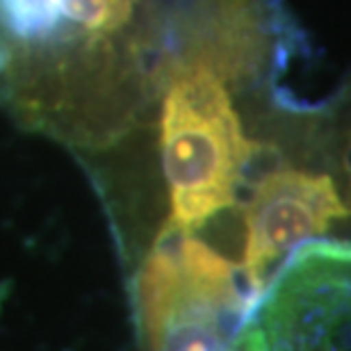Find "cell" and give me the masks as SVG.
I'll list each match as a JSON object with an SVG mask.
<instances>
[{
    "label": "cell",
    "instance_id": "cell-3",
    "mask_svg": "<svg viewBox=\"0 0 351 351\" xmlns=\"http://www.w3.org/2000/svg\"><path fill=\"white\" fill-rule=\"evenodd\" d=\"M349 244L313 240L287 258L237 333V351H349Z\"/></svg>",
    "mask_w": 351,
    "mask_h": 351
},
{
    "label": "cell",
    "instance_id": "cell-6",
    "mask_svg": "<svg viewBox=\"0 0 351 351\" xmlns=\"http://www.w3.org/2000/svg\"><path fill=\"white\" fill-rule=\"evenodd\" d=\"M137 0H60L62 16L89 32L119 30L132 16Z\"/></svg>",
    "mask_w": 351,
    "mask_h": 351
},
{
    "label": "cell",
    "instance_id": "cell-2",
    "mask_svg": "<svg viewBox=\"0 0 351 351\" xmlns=\"http://www.w3.org/2000/svg\"><path fill=\"white\" fill-rule=\"evenodd\" d=\"M256 299L235 263L167 223L137 276L144 351H235Z\"/></svg>",
    "mask_w": 351,
    "mask_h": 351
},
{
    "label": "cell",
    "instance_id": "cell-5",
    "mask_svg": "<svg viewBox=\"0 0 351 351\" xmlns=\"http://www.w3.org/2000/svg\"><path fill=\"white\" fill-rule=\"evenodd\" d=\"M60 0H0V19L14 37L48 39L60 27Z\"/></svg>",
    "mask_w": 351,
    "mask_h": 351
},
{
    "label": "cell",
    "instance_id": "cell-4",
    "mask_svg": "<svg viewBox=\"0 0 351 351\" xmlns=\"http://www.w3.org/2000/svg\"><path fill=\"white\" fill-rule=\"evenodd\" d=\"M349 208L333 178L301 169H276L258 180L244 208L242 278L261 297L276 269L304 244L317 240Z\"/></svg>",
    "mask_w": 351,
    "mask_h": 351
},
{
    "label": "cell",
    "instance_id": "cell-1",
    "mask_svg": "<svg viewBox=\"0 0 351 351\" xmlns=\"http://www.w3.org/2000/svg\"><path fill=\"white\" fill-rule=\"evenodd\" d=\"M162 167L169 187V223L185 233L233 208L254 156L221 75L208 62L173 73L160 119Z\"/></svg>",
    "mask_w": 351,
    "mask_h": 351
},
{
    "label": "cell",
    "instance_id": "cell-7",
    "mask_svg": "<svg viewBox=\"0 0 351 351\" xmlns=\"http://www.w3.org/2000/svg\"><path fill=\"white\" fill-rule=\"evenodd\" d=\"M235 351H237V349H235Z\"/></svg>",
    "mask_w": 351,
    "mask_h": 351
}]
</instances>
